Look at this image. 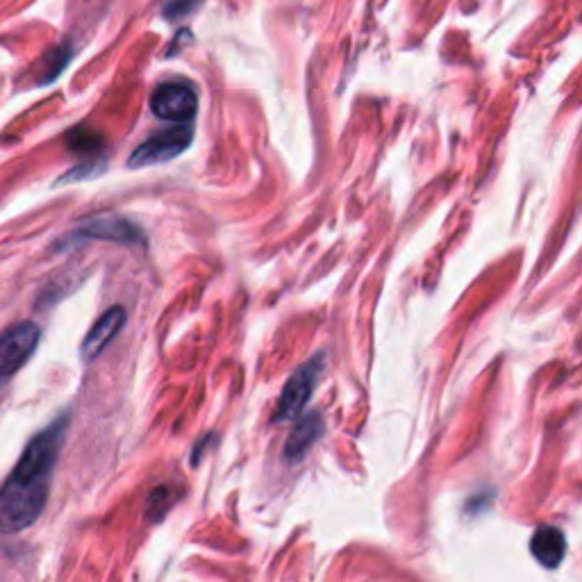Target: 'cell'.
I'll list each match as a JSON object with an SVG mask.
<instances>
[{"label":"cell","instance_id":"cell-11","mask_svg":"<svg viewBox=\"0 0 582 582\" xmlns=\"http://www.w3.org/2000/svg\"><path fill=\"white\" fill-rule=\"evenodd\" d=\"M48 60H51V64H48V66H51V71L46 73L44 80L51 82L53 78L60 76L62 69L66 66V62H69V51H64V48H57V51H53L51 57H48Z\"/></svg>","mask_w":582,"mask_h":582},{"label":"cell","instance_id":"cell-1","mask_svg":"<svg viewBox=\"0 0 582 582\" xmlns=\"http://www.w3.org/2000/svg\"><path fill=\"white\" fill-rule=\"evenodd\" d=\"M69 419L60 417L32 439L0 487V532L16 535L30 528L44 512L57 455L64 444Z\"/></svg>","mask_w":582,"mask_h":582},{"label":"cell","instance_id":"cell-6","mask_svg":"<svg viewBox=\"0 0 582 582\" xmlns=\"http://www.w3.org/2000/svg\"><path fill=\"white\" fill-rule=\"evenodd\" d=\"M87 239H101V241H114V244H144V232H141L135 223L121 216H105V219H96L85 226L78 228L73 235L64 239V244H78V241Z\"/></svg>","mask_w":582,"mask_h":582},{"label":"cell","instance_id":"cell-7","mask_svg":"<svg viewBox=\"0 0 582 582\" xmlns=\"http://www.w3.org/2000/svg\"><path fill=\"white\" fill-rule=\"evenodd\" d=\"M123 323H126V312H123V307H112V310H107L103 317L94 323V328L87 332L85 342H82L80 348L82 360L94 362L96 357L112 344V339L119 335Z\"/></svg>","mask_w":582,"mask_h":582},{"label":"cell","instance_id":"cell-5","mask_svg":"<svg viewBox=\"0 0 582 582\" xmlns=\"http://www.w3.org/2000/svg\"><path fill=\"white\" fill-rule=\"evenodd\" d=\"M151 110L162 121L178 123V126L189 123L198 112L196 89L185 85V82H166V85L155 89Z\"/></svg>","mask_w":582,"mask_h":582},{"label":"cell","instance_id":"cell-2","mask_svg":"<svg viewBox=\"0 0 582 582\" xmlns=\"http://www.w3.org/2000/svg\"><path fill=\"white\" fill-rule=\"evenodd\" d=\"M41 339L37 323L23 321L0 335V389L26 367Z\"/></svg>","mask_w":582,"mask_h":582},{"label":"cell","instance_id":"cell-10","mask_svg":"<svg viewBox=\"0 0 582 582\" xmlns=\"http://www.w3.org/2000/svg\"><path fill=\"white\" fill-rule=\"evenodd\" d=\"M69 146L73 151L80 153H94L96 148H101V137L94 135V132H87L85 128H80L69 135Z\"/></svg>","mask_w":582,"mask_h":582},{"label":"cell","instance_id":"cell-3","mask_svg":"<svg viewBox=\"0 0 582 582\" xmlns=\"http://www.w3.org/2000/svg\"><path fill=\"white\" fill-rule=\"evenodd\" d=\"M321 371H323V357L317 355L314 360L305 362L296 373H291V378L287 380V385L280 394L276 412H273V421H278V423L291 421L305 410V405L307 401H310L314 387H317V382L321 378Z\"/></svg>","mask_w":582,"mask_h":582},{"label":"cell","instance_id":"cell-12","mask_svg":"<svg viewBox=\"0 0 582 582\" xmlns=\"http://www.w3.org/2000/svg\"><path fill=\"white\" fill-rule=\"evenodd\" d=\"M196 3L198 0H169V3L164 5V14L169 16V19H178V16L187 14Z\"/></svg>","mask_w":582,"mask_h":582},{"label":"cell","instance_id":"cell-4","mask_svg":"<svg viewBox=\"0 0 582 582\" xmlns=\"http://www.w3.org/2000/svg\"><path fill=\"white\" fill-rule=\"evenodd\" d=\"M191 146V128L189 126H173L169 130L155 132L151 139L135 148L130 155V169H146V166H157L164 162L176 160Z\"/></svg>","mask_w":582,"mask_h":582},{"label":"cell","instance_id":"cell-8","mask_svg":"<svg viewBox=\"0 0 582 582\" xmlns=\"http://www.w3.org/2000/svg\"><path fill=\"white\" fill-rule=\"evenodd\" d=\"M323 435V421L317 412L307 414V417L298 419L296 426L291 428V435L285 446V460L287 462H301L305 453L319 442Z\"/></svg>","mask_w":582,"mask_h":582},{"label":"cell","instance_id":"cell-9","mask_svg":"<svg viewBox=\"0 0 582 582\" xmlns=\"http://www.w3.org/2000/svg\"><path fill=\"white\" fill-rule=\"evenodd\" d=\"M564 551H567V542L564 535L553 526H542L535 535H532V555L548 569H555L562 562Z\"/></svg>","mask_w":582,"mask_h":582}]
</instances>
